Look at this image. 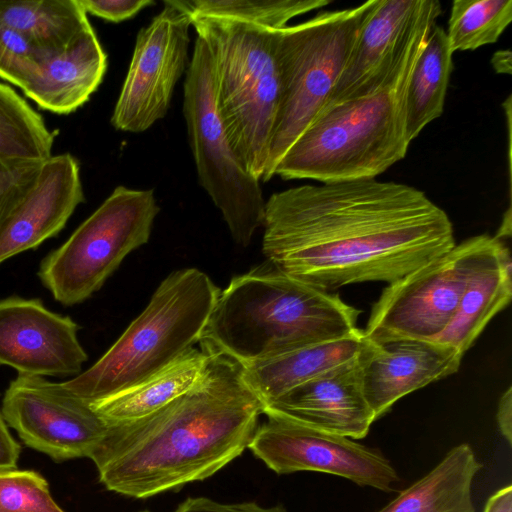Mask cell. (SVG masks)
I'll return each mask as SVG.
<instances>
[{"label":"cell","instance_id":"obj_1","mask_svg":"<svg viewBox=\"0 0 512 512\" xmlns=\"http://www.w3.org/2000/svg\"><path fill=\"white\" fill-rule=\"evenodd\" d=\"M263 227L267 260L328 292L392 283L456 244L449 216L423 191L376 179L273 193Z\"/></svg>","mask_w":512,"mask_h":512},{"label":"cell","instance_id":"obj_2","mask_svg":"<svg viewBox=\"0 0 512 512\" xmlns=\"http://www.w3.org/2000/svg\"><path fill=\"white\" fill-rule=\"evenodd\" d=\"M210 356L186 393L147 417L109 426L90 457L108 490L148 498L204 480L248 448L265 405L239 364Z\"/></svg>","mask_w":512,"mask_h":512},{"label":"cell","instance_id":"obj_3","mask_svg":"<svg viewBox=\"0 0 512 512\" xmlns=\"http://www.w3.org/2000/svg\"><path fill=\"white\" fill-rule=\"evenodd\" d=\"M355 307L338 294L302 282L266 260L220 290L201 334V348L246 367L355 334Z\"/></svg>","mask_w":512,"mask_h":512},{"label":"cell","instance_id":"obj_4","mask_svg":"<svg viewBox=\"0 0 512 512\" xmlns=\"http://www.w3.org/2000/svg\"><path fill=\"white\" fill-rule=\"evenodd\" d=\"M416 59L377 92L321 110L277 163L273 176L338 183L376 179L402 160L405 93Z\"/></svg>","mask_w":512,"mask_h":512},{"label":"cell","instance_id":"obj_5","mask_svg":"<svg viewBox=\"0 0 512 512\" xmlns=\"http://www.w3.org/2000/svg\"><path fill=\"white\" fill-rule=\"evenodd\" d=\"M187 14L210 54L215 106L230 146L261 181L279 101L280 29Z\"/></svg>","mask_w":512,"mask_h":512},{"label":"cell","instance_id":"obj_6","mask_svg":"<svg viewBox=\"0 0 512 512\" xmlns=\"http://www.w3.org/2000/svg\"><path fill=\"white\" fill-rule=\"evenodd\" d=\"M219 292L197 268L170 273L108 351L61 385L91 402L146 379L199 342Z\"/></svg>","mask_w":512,"mask_h":512},{"label":"cell","instance_id":"obj_7","mask_svg":"<svg viewBox=\"0 0 512 512\" xmlns=\"http://www.w3.org/2000/svg\"><path fill=\"white\" fill-rule=\"evenodd\" d=\"M377 2L320 12L279 30V101L262 181L325 106Z\"/></svg>","mask_w":512,"mask_h":512},{"label":"cell","instance_id":"obj_8","mask_svg":"<svg viewBox=\"0 0 512 512\" xmlns=\"http://www.w3.org/2000/svg\"><path fill=\"white\" fill-rule=\"evenodd\" d=\"M159 211L153 189L116 187L59 248L42 260L39 279L63 305L85 301L130 252L148 242Z\"/></svg>","mask_w":512,"mask_h":512},{"label":"cell","instance_id":"obj_9","mask_svg":"<svg viewBox=\"0 0 512 512\" xmlns=\"http://www.w3.org/2000/svg\"><path fill=\"white\" fill-rule=\"evenodd\" d=\"M183 114L200 185L220 210L233 240L247 247L263 226L260 181L236 158L218 116L210 54L197 36L184 81Z\"/></svg>","mask_w":512,"mask_h":512},{"label":"cell","instance_id":"obj_10","mask_svg":"<svg viewBox=\"0 0 512 512\" xmlns=\"http://www.w3.org/2000/svg\"><path fill=\"white\" fill-rule=\"evenodd\" d=\"M490 235L473 236L389 283L373 304L363 336L434 340L452 320L477 257Z\"/></svg>","mask_w":512,"mask_h":512},{"label":"cell","instance_id":"obj_11","mask_svg":"<svg viewBox=\"0 0 512 512\" xmlns=\"http://www.w3.org/2000/svg\"><path fill=\"white\" fill-rule=\"evenodd\" d=\"M441 12L437 0H378L323 109L395 81L416 59Z\"/></svg>","mask_w":512,"mask_h":512},{"label":"cell","instance_id":"obj_12","mask_svg":"<svg viewBox=\"0 0 512 512\" xmlns=\"http://www.w3.org/2000/svg\"><path fill=\"white\" fill-rule=\"evenodd\" d=\"M263 414L266 420L256 428L248 448L278 474H333L384 492H391L399 481L390 461L375 449L301 424L268 406Z\"/></svg>","mask_w":512,"mask_h":512},{"label":"cell","instance_id":"obj_13","mask_svg":"<svg viewBox=\"0 0 512 512\" xmlns=\"http://www.w3.org/2000/svg\"><path fill=\"white\" fill-rule=\"evenodd\" d=\"M189 15L165 0L137 35L133 56L111 116L117 130L140 133L164 118L174 88L189 65Z\"/></svg>","mask_w":512,"mask_h":512},{"label":"cell","instance_id":"obj_14","mask_svg":"<svg viewBox=\"0 0 512 512\" xmlns=\"http://www.w3.org/2000/svg\"><path fill=\"white\" fill-rule=\"evenodd\" d=\"M1 413L26 446L56 462L90 458L109 430L88 402L41 376L18 374L5 391Z\"/></svg>","mask_w":512,"mask_h":512},{"label":"cell","instance_id":"obj_15","mask_svg":"<svg viewBox=\"0 0 512 512\" xmlns=\"http://www.w3.org/2000/svg\"><path fill=\"white\" fill-rule=\"evenodd\" d=\"M78 330L73 319L48 310L40 299H1L0 365L18 374L75 377L88 359Z\"/></svg>","mask_w":512,"mask_h":512},{"label":"cell","instance_id":"obj_16","mask_svg":"<svg viewBox=\"0 0 512 512\" xmlns=\"http://www.w3.org/2000/svg\"><path fill=\"white\" fill-rule=\"evenodd\" d=\"M463 355L434 340L363 336L356 356L364 397L375 420L402 397L456 373Z\"/></svg>","mask_w":512,"mask_h":512},{"label":"cell","instance_id":"obj_17","mask_svg":"<svg viewBox=\"0 0 512 512\" xmlns=\"http://www.w3.org/2000/svg\"><path fill=\"white\" fill-rule=\"evenodd\" d=\"M83 201L74 156L65 153L43 162L33 185L0 224V264L56 236Z\"/></svg>","mask_w":512,"mask_h":512},{"label":"cell","instance_id":"obj_18","mask_svg":"<svg viewBox=\"0 0 512 512\" xmlns=\"http://www.w3.org/2000/svg\"><path fill=\"white\" fill-rule=\"evenodd\" d=\"M311 428L364 438L375 421L362 390L356 358L287 391L265 405Z\"/></svg>","mask_w":512,"mask_h":512},{"label":"cell","instance_id":"obj_19","mask_svg":"<svg viewBox=\"0 0 512 512\" xmlns=\"http://www.w3.org/2000/svg\"><path fill=\"white\" fill-rule=\"evenodd\" d=\"M106 69L107 55L90 25L61 49L44 53L20 89L42 109L69 114L89 100Z\"/></svg>","mask_w":512,"mask_h":512},{"label":"cell","instance_id":"obj_20","mask_svg":"<svg viewBox=\"0 0 512 512\" xmlns=\"http://www.w3.org/2000/svg\"><path fill=\"white\" fill-rule=\"evenodd\" d=\"M511 296L510 250L501 238L490 236L470 272L452 320L434 341L464 355L490 320L509 304Z\"/></svg>","mask_w":512,"mask_h":512},{"label":"cell","instance_id":"obj_21","mask_svg":"<svg viewBox=\"0 0 512 512\" xmlns=\"http://www.w3.org/2000/svg\"><path fill=\"white\" fill-rule=\"evenodd\" d=\"M210 357L202 348L191 347L146 379L88 403L108 426L137 421L190 390L205 371Z\"/></svg>","mask_w":512,"mask_h":512},{"label":"cell","instance_id":"obj_22","mask_svg":"<svg viewBox=\"0 0 512 512\" xmlns=\"http://www.w3.org/2000/svg\"><path fill=\"white\" fill-rule=\"evenodd\" d=\"M362 338L359 329L346 338L303 347L242 367V376L267 405L294 387L354 360Z\"/></svg>","mask_w":512,"mask_h":512},{"label":"cell","instance_id":"obj_23","mask_svg":"<svg viewBox=\"0 0 512 512\" xmlns=\"http://www.w3.org/2000/svg\"><path fill=\"white\" fill-rule=\"evenodd\" d=\"M481 466L468 444L455 446L377 512H475L472 483Z\"/></svg>","mask_w":512,"mask_h":512},{"label":"cell","instance_id":"obj_24","mask_svg":"<svg viewBox=\"0 0 512 512\" xmlns=\"http://www.w3.org/2000/svg\"><path fill=\"white\" fill-rule=\"evenodd\" d=\"M453 52L445 30L434 25L412 67L405 93V131L411 143L443 113Z\"/></svg>","mask_w":512,"mask_h":512},{"label":"cell","instance_id":"obj_25","mask_svg":"<svg viewBox=\"0 0 512 512\" xmlns=\"http://www.w3.org/2000/svg\"><path fill=\"white\" fill-rule=\"evenodd\" d=\"M0 25L39 51L54 52L91 24L78 0H16L0 1Z\"/></svg>","mask_w":512,"mask_h":512},{"label":"cell","instance_id":"obj_26","mask_svg":"<svg viewBox=\"0 0 512 512\" xmlns=\"http://www.w3.org/2000/svg\"><path fill=\"white\" fill-rule=\"evenodd\" d=\"M53 142L43 117L0 82V158L43 163L52 156Z\"/></svg>","mask_w":512,"mask_h":512},{"label":"cell","instance_id":"obj_27","mask_svg":"<svg viewBox=\"0 0 512 512\" xmlns=\"http://www.w3.org/2000/svg\"><path fill=\"white\" fill-rule=\"evenodd\" d=\"M189 14L282 29L299 15L325 7L330 0H173Z\"/></svg>","mask_w":512,"mask_h":512},{"label":"cell","instance_id":"obj_28","mask_svg":"<svg viewBox=\"0 0 512 512\" xmlns=\"http://www.w3.org/2000/svg\"><path fill=\"white\" fill-rule=\"evenodd\" d=\"M511 21V0H455L445 32L453 53L476 50L497 42Z\"/></svg>","mask_w":512,"mask_h":512},{"label":"cell","instance_id":"obj_29","mask_svg":"<svg viewBox=\"0 0 512 512\" xmlns=\"http://www.w3.org/2000/svg\"><path fill=\"white\" fill-rule=\"evenodd\" d=\"M0 512H64L47 481L31 470L0 471Z\"/></svg>","mask_w":512,"mask_h":512},{"label":"cell","instance_id":"obj_30","mask_svg":"<svg viewBox=\"0 0 512 512\" xmlns=\"http://www.w3.org/2000/svg\"><path fill=\"white\" fill-rule=\"evenodd\" d=\"M45 52L24 36L0 25V77L21 88L38 67Z\"/></svg>","mask_w":512,"mask_h":512},{"label":"cell","instance_id":"obj_31","mask_svg":"<svg viewBox=\"0 0 512 512\" xmlns=\"http://www.w3.org/2000/svg\"><path fill=\"white\" fill-rule=\"evenodd\" d=\"M41 165L0 158V224L33 185Z\"/></svg>","mask_w":512,"mask_h":512},{"label":"cell","instance_id":"obj_32","mask_svg":"<svg viewBox=\"0 0 512 512\" xmlns=\"http://www.w3.org/2000/svg\"><path fill=\"white\" fill-rule=\"evenodd\" d=\"M87 14L118 23L137 15L144 8L154 5L153 0H78Z\"/></svg>","mask_w":512,"mask_h":512},{"label":"cell","instance_id":"obj_33","mask_svg":"<svg viewBox=\"0 0 512 512\" xmlns=\"http://www.w3.org/2000/svg\"><path fill=\"white\" fill-rule=\"evenodd\" d=\"M174 512H286L283 506L261 507L255 502L220 503L206 497L187 498Z\"/></svg>","mask_w":512,"mask_h":512},{"label":"cell","instance_id":"obj_34","mask_svg":"<svg viewBox=\"0 0 512 512\" xmlns=\"http://www.w3.org/2000/svg\"><path fill=\"white\" fill-rule=\"evenodd\" d=\"M20 444L12 437L0 411V471L17 468Z\"/></svg>","mask_w":512,"mask_h":512},{"label":"cell","instance_id":"obj_35","mask_svg":"<svg viewBox=\"0 0 512 512\" xmlns=\"http://www.w3.org/2000/svg\"><path fill=\"white\" fill-rule=\"evenodd\" d=\"M501 434L511 445L512 442V388L509 386L498 402L496 413Z\"/></svg>","mask_w":512,"mask_h":512},{"label":"cell","instance_id":"obj_36","mask_svg":"<svg viewBox=\"0 0 512 512\" xmlns=\"http://www.w3.org/2000/svg\"><path fill=\"white\" fill-rule=\"evenodd\" d=\"M483 512H512V486H505L494 493Z\"/></svg>","mask_w":512,"mask_h":512},{"label":"cell","instance_id":"obj_37","mask_svg":"<svg viewBox=\"0 0 512 512\" xmlns=\"http://www.w3.org/2000/svg\"><path fill=\"white\" fill-rule=\"evenodd\" d=\"M506 51L497 52L492 60L493 66L497 72L508 73L505 69V59L510 58V52L505 56Z\"/></svg>","mask_w":512,"mask_h":512},{"label":"cell","instance_id":"obj_38","mask_svg":"<svg viewBox=\"0 0 512 512\" xmlns=\"http://www.w3.org/2000/svg\"><path fill=\"white\" fill-rule=\"evenodd\" d=\"M141 512H148V511H141Z\"/></svg>","mask_w":512,"mask_h":512}]
</instances>
